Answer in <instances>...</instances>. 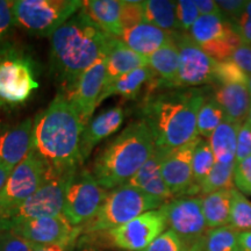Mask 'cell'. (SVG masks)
Masks as SVG:
<instances>
[{"label": "cell", "instance_id": "f6af8a7d", "mask_svg": "<svg viewBox=\"0 0 251 251\" xmlns=\"http://www.w3.org/2000/svg\"><path fill=\"white\" fill-rule=\"evenodd\" d=\"M231 59L248 75H251V47L241 45L231 55Z\"/></svg>", "mask_w": 251, "mask_h": 251}, {"label": "cell", "instance_id": "681fc988", "mask_svg": "<svg viewBox=\"0 0 251 251\" xmlns=\"http://www.w3.org/2000/svg\"><path fill=\"white\" fill-rule=\"evenodd\" d=\"M13 169L14 168H11V166L0 164V191L2 190L6 180H7V178L9 177V175H11V172L13 171Z\"/></svg>", "mask_w": 251, "mask_h": 251}, {"label": "cell", "instance_id": "5b68a950", "mask_svg": "<svg viewBox=\"0 0 251 251\" xmlns=\"http://www.w3.org/2000/svg\"><path fill=\"white\" fill-rule=\"evenodd\" d=\"M77 169L62 174L46 172V179L35 193L21 205L0 214V230L8 231L21 222L62 214L67 191Z\"/></svg>", "mask_w": 251, "mask_h": 251}, {"label": "cell", "instance_id": "8d00e7d4", "mask_svg": "<svg viewBox=\"0 0 251 251\" xmlns=\"http://www.w3.org/2000/svg\"><path fill=\"white\" fill-rule=\"evenodd\" d=\"M141 251H200V249L199 243L194 244L192 248H188L186 243L174 231L168 230Z\"/></svg>", "mask_w": 251, "mask_h": 251}, {"label": "cell", "instance_id": "cb8c5ba5", "mask_svg": "<svg viewBox=\"0 0 251 251\" xmlns=\"http://www.w3.org/2000/svg\"><path fill=\"white\" fill-rule=\"evenodd\" d=\"M215 101L224 109L226 119L242 125L247 121L251 107V98L244 84H224L214 90Z\"/></svg>", "mask_w": 251, "mask_h": 251}, {"label": "cell", "instance_id": "5bb4252c", "mask_svg": "<svg viewBox=\"0 0 251 251\" xmlns=\"http://www.w3.org/2000/svg\"><path fill=\"white\" fill-rule=\"evenodd\" d=\"M175 42L179 52L178 89L215 83L216 62L207 56L187 33L177 31Z\"/></svg>", "mask_w": 251, "mask_h": 251}, {"label": "cell", "instance_id": "277c9868", "mask_svg": "<svg viewBox=\"0 0 251 251\" xmlns=\"http://www.w3.org/2000/svg\"><path fill=\"white\" fill-rule=\"evenodd\" d=\"M151 129L143 119L130 122L96 156L91 174L100 186L113 190L127 184L155 151Z\"/></svg>", "mask_w": 251, "mask_h": 251}, {"label": "cell", "instance_id": "9a60e30c", "mask_svg": "<svg viewBox=\"0 0 251 251\" xmlns=\"http://www.w3.org/2000/svg\"><path fill=\"white\" fill-rule=\"evenodd\" d=\"M8 231L25 238L31 244H65L76 247L81 227H72L63 214L21 222Z\"/></svg>", "mask_w": 251, "mask_h": 251}, {"label": "cell", "instance_id": "d4e9b609", "mask_svg": "<svg viewBox=\"0 0 251 251\" xmlns=\"http://www.w3.org/2000/svg\"><path fill=\"white\" fill-rule=\"evenodd\" d=\"M84 12L107 35L119 39L124 33L121 24V1L89 0L84 1Z\"/></svg>", "mask_w": 251, "mask_h": 251}, {"label": "cell", "instance_id": "30bf717a", "mask_svg": "<svg viewBox=\"0 0 251 251\" xmlns=\"http://www.w3.org/2000/svg\"><path fill=\"white\" fill-rule=\"evenodd\" d=\"M187 34L216 63L230 58L242 45L234 23L226 17L200 15Z\"/></svg>", "mask_w": 251, "mask_h": 251}, {"label": "cell", "instance_id": "1f68e13d", "mask_svg": "<svg viewBox=\"0 0 251 251\" xmlns=\"http://www.w3.org/2000/svg\"><path fill=\"white\" fill-rule=\"evenodd\" d=\"M226 119L224 109L215 101L214 98L205 100L198 112L197 130L198 135L209 139L214 130Z\"/></svg>", "mask_w": 251, "mask_h": 251}, {"label": "cell", "instance_id": "f546056e", "mask_svg": "<svg viewBox=\"0 0 251 251\" xmlns=\"http://www.w3.org/2000/svg\"><path fill=\"white\" fill-rule=\"evenodd\" d=\"M238 231L230 226L208 229L200 241V251H240Z\"/></svg>", "mask_w": 251, "mask_h": 251}, {"label": "cell", "instance_id": "74e56055", "mask_svg": "<svg viewBox=\"0 0 251 251\" xmlns=\"http://www.w3.org/2000/svg\"><path fill=\"white\" fill-rule=\"evenodd\" d=\"M200 14L198 12L194 0H178L176 1V19H177L178 31L187 33L196 24Z\"/></svg>", "mask_w": 251, "mask_h": 251}, {"label": "cell", "instance_id": "ffe728a7", "mask_svg": "<svg viewBox=\"0 0 251 251\" xmlns=\"http://www.w3.org/2000/svg\"><path fill=\"white\" fill-rule=\"evenodd\" d=\"M169 150L163 148H155V151L144 163L142 168L133 176L127 184L139 188L143 193L155 198L165 203L174 199L171 191L166 186L162 176V163Z\"/></svg>", "mask_w": 251, "mask_h": 251}, {"label": "cell", "instance_id": "52a82bcc", "mask_svg": "<svg viewBox=\"0 0 251 251\" xmlns=\"http://www.w3.org/2000/svg\"><path fill=\"white\" fill-rule=\"evenodd\" d=\"M83 6L81 0H18L13 1L15 27L31 35L52 36Z\"/></svg>", "mask_w": 251, "mask_h": 251}, {"label": "cell", "instance_id": "7bdbcfd3", "mask_svg": "<svg viewBox=\"0 0 251 251\" xmlns=\"http://www.w3.org/2000/svg\"><path fill=\"white\" fill-rule=\"evenodd\" d=\"M247 2V0H219L216 4L221 9L222 14L235 24L243 13Z\"/></svg>", "mask_w": 251, "mask_h": 251}, {"label": "cell", "instance_id": "bcb514c9", "mask_svg": "<svg viewBox=\"0 0 251 251\" xmlns=\"http://www.w3.org/2000/svg\"><path fill=\"white\" fill-rule=\"evenodd\" d=\"M196 6L200 15H218V17H225L221 9L213 0H194Z\"/></svg>", "mask_w": 251, "mask_h": 251}, {"label": "cell", "instance_id": "c3c4849f", "mask_svg": "<svg viewBox=\"0 0 251 251\" xmlns=\"http://www.w3.org/2000/svg\"><path fill=\"white\" fill-rule=\"evenodd\" d=\"M240 251H251V230L238 234Z\"/></svg>", "mask_w": 251, "mask_h": 251}, {"label": "cell", "instance_id": "ee69618b", "mask_svg": "<svg viewBox=\"0 0 251 251\" xmlns=\"http://www.w3.org/2000/svg\"><path fill=\"white\" fill-rule=\"evenodd\" d=\"M0 249L1 251H33V244L25 238L7 231L1 238Z\"/></svg>", "mask_w": 251, "mask_h": 251}, {"label": "cell", "instance_id": "d6a6232c", "mask_svg": "<svg viewBox=\"0 0 251 251\" xmlns=\"http://www.w3.org/2000/svg\"><path fill=\"white\" fill-rule=\"evenodd\" d=\"M229 226L238 233L251 230V201L235 187L231 190Z\"/></svg>", "mask_w": 251, "mask_h": 251}, {"label": "cell", "instance_id": "2e32d148", "mask_svg": "<svg viewBox=\"0 0 251 251\" xmlns=\"http://www.w3.org/2000/svg\"><path fill=\"white\" fill-rule=\"evenodd\" d=\"M201 137L198 136L184 146L169 150L162 163V176L175 198L194 196L197 186L193 180L192 157Z\"/></svg>", "mask_w": 251, "mask_h": 251}, {"label": "cell", "instance_id": "484cf974", "mask_svg": "<svg viewBox=\"0 0 251 251\" xmlns=\"http://www.w3.org/2000/svg\"><path fill=\"white\" fill-rule=\"evenodd\" d=\"M148 62L149 67L161 79L163 89H178L179 52L175 40L148 56Z\"/></svg>", "mask_w": 251, "mask_h": 251}, {"label": "cell", "instance_id": "e575fe53", "mask_svg": "<svg viewBox=\"0 0 251 251\" xmlns=\"http://www.w3.org/2000/svg\"><path fill=\"white\" fill-rule=\"evenodd\" d=\"M15 28L13 1L0 0V52L12 48V36Z\"/></svg>", "mask_w": 251, "mask_h": 251}, {"label": "cell", "instance_id": "8fae6325", "mask_svg": "<svg viewBox=\"0 0 251 251\" xmlns=\"http://www.w3.org/2000/svg\"><path fill=\"white\" fill-rule=\"evenodd\" d=\"M107 193V190L97 183L91 171L79 165L67 191L62 214L72 227H80L98 213Z\"/></svg>", "mask_w": 251, "mask_h": 251}, {"label": "cell", "instance_id": "44dd1931", "mask_svg": "<svg viewBox=\"0 0 251 251\" xmlns=\"http://www.w3.org/2000/svg\"><path fill=\"white\" fill-rule=\"evenodd\" d=\"M143 87H147L149 97L156 93L157 90H162L161 79L157 77V75L150 67L136 69V70L128 72L106 85L99 98L98 106L103 100L112 96H120L125 99L137 98V96L142 92Z\"/></svg>", "mask_w": 251, "mask_h": 251}, {"label": "cell", "instance_id": "f1b7e54d", "mask_svg": "<svg viewBox=\"0 0 251 251\" xmlns=\"http://www.w3.org/2000/svg\"><path fill=\"white\" fill-rule=\"evenodd\" d=\"M144 23L170 33H177L176 1L169 0H147L143 1Z\"/></svg>", "mask_w": 251, "mask_h": 251}, {"label": "cell", "instance_id": "7a4b0ae2", "mask_svg": "<svg viewBox=\"0 0 251 251\" xmlns=\"http://www.w3.org/2000/svg\"><path fill=\"white\" fill-rule=\"evenodd\" d=\"M83 129L77 111L61 93L36 115L30 151L43 162L47 174H62L80 165Z\"/></svg>", "mask_w": 251, "mask_h": 251}, {"label": "cell", "instance_id": "816d5d0a", "mask_svg": "<svg viewBox=\"0 0 251 251\" xmlns=\"http://www.w3.org/2000/svg\"><path fill=\"white\" fill-rule=\"evenodd\" d=\"M247 87H248V91H249L250 98H251V75H249V78H248V84H247Z\"/></svg>", "mask_w": 251, "mask_h": 251}, {"label": "cell", "instance_id": "d6986e66", "mask_svg": "<svg viewBox=\"0 0 251 251\" xmlns=\"http://www.w3.org/2000/svg\"><path fill=\"white\" fill-rule=\"evenodd\" d=\"M33 119L14 126H0V164L15 168L31 148Z\"/></svg>", "mask_w": 251, "mask_h": 251}, {"label": "cell", "instance_id": "7c38bea8", "mask_svg": "<svg viewBox=\"0 0 251 251\" xmlns=\"http://www.w3.org/2000/svg\"><path fill=\"white\" fill-rule=\"evenodd\" d=\"M159 209L164 214L166 227L180 237L188 248L201 241L208 230L200 197L174 198Z\"/></svg>", "mask_w": 251, "mask_h": 251}, {"label": "cell", "instance_id": "4dcf8cb0", "mask_svg": "<svg viewBox=\"0 0 251 251\" xmlns=\"http://www.w3.org/2000/svg\"><path fill=\"white\" fill-rule=\"evenodd\" d=\"M234 170L235 163L231 164H220L215 163L214 168L201 183L197 185V193L200 197L222 190L234 188Z\"/></svg>", "mask_w": 251, "mask_h": 251}, {"label": "cell", "instance_id": "e0dca14e", "mask_svg": "<svg viewBox=\"0 0 251 251\" xmlns=\"http://www.w3.org/2000/svg\"><path fill=\"white\" fill-rule=\"evenodd\" d=\"M106 84V55L83 72L67 98L76 109L84 127L92 119V114Z\"/></svg>", "mask_w": 251, "mask_h": 251}, {"label": "cell", "instance_id": "d590c367", "mask_svg": "<svg viewBox=\"0 0 251 251\" xmlns=\"http://www.w3.org/2000/svg\"><path fill=\"white\" fill-rule=\"evenodd\" d=\"M248 78H249V75L246 74L231 58L216 63L215 81L219 85H224V84H244L247 85Z\"/></svg>", "mask_w": 251, "mask_h": 251}, {"label": "cell", "instance_id": "f35d334b", "mask_svg": "<svg viewBox=\"0 0 251 251\" xmlns=\"http://www.w3.org/2000/svg\"><path fill=\"white\" fill-rule=\"evenodd\" d=\"M144 23L143 1H121V24L124 30Z\"/></svg>", "mask_w": 251, "mask_h": 251}, {"label": "cell", "instance_id": "4fadbf2b", "mask_svg": "<svg viewBox=\"0 0 251 251\" xmlns=\"http://www.w3.org/2000/svg\"><path fill=\"white\" fill-rule=\"evenodd\" d=\"M46 179V165L33 151L15 166L0 191V214L11 211L39 190Z\"/></svg>", "mask_w": 251, "mask_h": 251}, {"label": "cell", "instance_id": "b9f144b4", "mask_svg": "<svg viewBox=\"0 0 251 251\" xmlns=\"http://www.w3.org/2000/svg\"><path fill=\"white\" fill-rule=\"evenodd\" d=\"M234 25L242 45L251 47V1L247 2L243 13Z\"/></svg>", "mask_w": 251, "mask_h": 251}, {"label": "cell", "instance_id": "83f0119b", "mask_svg": "<svg viewBox=\"0 0 251 251\" xmlns=\"http://www.w3.org/2000/svg\"><path fill=\"white\" fill-rule=\"evenodd\" d=\"M231 190L216 191V192L200 197L207 228L214 229L229 225L231 208Z\"/></svg>", "mask_w": 251, "mask_h": 251}, {"label": "cell", "instance_id": "ab89813d", "mask_svg": "<svg viewBox=\"0 0 251 251\" xmlns=\"http://www.w3.org/2000/svg\"><path fill=\"white\" fill-rule=\"evenodd\" d=\"M234 184L241 193L251 196V156L235 163Z\"/></svg>", "mask_w": 251, "mask_h": 251}, {"label": "cell", "instance_id": "9c48e42d", "mask_svg": "<svg viewBox=\"0 0 251 251\" xmlns=\"http://www.w3.org/2000/svg\"><path fill=\"white\" fill-rule=\"evenodd\" d=\"M39 89L35 63L15 48L0 52V106L23 105Z\"/></svg>", "mask_w": 251, "mask_h": 251}, {"label": "cell", "instance_id": "f907efd6", "mask_svg": "<svg viewBox=\"0 0 251 251\" xmlns=\"http://www.w3.org/2000/svg\"><path fill=\"white\" fill-rule=\"evenodd\" d=\"M77 247H78V251H99V249L97 247H94L93 244H91L90 242H87L86 240H84L83 237H79L77 242Z\"/></svg>", "mask_w": 251, "mask_h": 251}, {"label": "cell", "instance_id": "836d02e7", "mask_svg": "<svg viewBox=\"0 0 251 251\" xmlns=\"http://www.w3.org/2000/svg\"><path fill=\"white\" fill-rule=\"evenodd\" d=\"M215 157L208 141L200 140L192 157V172L194 184H199L205 179L215 165Z\"/></svg>", "mask_w": 251, "mask_h": 251}, {"label": "cell", "instance_id": "ba28073f", "mask_svg": "<svg viewBox=\"0 0 251 251\" xmlns=\"http://www.w3.org/2000/svg\"><path fill=\"white\" fill-rule=\"evenodd\" d=\"M166 222L161 209H153L109 230L87 234L84 240L94 247L141 251L164 233Z\"/></svg>", "mask_w": 251, "mask_h": 251}, {"label": "cell", "instance_id": "4316f807", "mask_svg": "<svg viewBox=\"0 0 251 251\" xmlns=\"http://www.w3.org/2000/svg\"><path fill=\"white\" fill-rule=\"evenodd\" d=\"M241 125L225 119L208 139L212 151L214 153L215 162L220 164L235 163L236 157L237 133Z\"/></svg>", "mask_w": 251, "mask_h": 251}, {"label": "cell", "instance_id": "603a6c76", "mask_svg": "<svg viewBox=\"0 0 251 251\" xmlns=\"http://www.w3.org/2000/svg\"><path fill=\"white\" fill-rule=\"evenodd\" d=\"M149 67L148 57L142 56L119 39H113L106 54V85L128 72Z\"/></svg>", "mask_w": 251, "mask_h": 251}, {"label": "cell", "instance_id": "f5cc1de1", "mask_svg": "<svg viewBox=\"0 0 251 251\" xmlns=\"http://www.w3.org/2000/svg\"><path fill=\"white\" fill-rule=\"evenodd\" d=\"M247 121H248V122H250V124H251V107H250V112H249V115H248Z\"/></svg>", "mask_w": 251, "mask_h": 251}, {"label": "cell", "instance_id": "3957f363", "mask_svg": "<svg viewBox=\"0 0 251 251\" xmlns=\"http://www.w3.org/2000/svg\"><path fill=\"white\" fill-rule=\"evenodd\" d=\"M200 89H166L144 99L143 120L157 148L172 150L197 139V117L206 100Z\"/></svg>", "mask_w": 251, "mask_h": 251}, {"label": "cell", "instance_id": "ac0fdd59", "mask_svg": "<svg viewBox=\"0 0 251 251\" xmlns=\"http://www.w3.org/2000/svg\"><path fill=\"white\" fill-rule=\"evenodd\" d=\"M125 118V109L121 106H115L100 112L98 115L91 119L81 133L80 165L89 158L97 144L120 129Z\"/></svg>", "mask_w": 251, "mask_h": 251}, {"label": "cell", "instance_id": "7402d4cb", "mask_svg": "<svg viewBox=\"0 0 251 251\" xmlns=\"http://www.w3.org/2000/svg\"><path fill=\"white\" fill-rule=\"evenodd\" d=\"M176 33H170L157 28L148 23H141L127 28L119 37L126 46L137 54L148 57L175 40Z\"/></svg>", "mask_w": 251, "mask_h": 251}, {"label": "cell", "instance_id": "8992f818", "mask_svg": "<svg viewBox=\"0 0 251 251\" xmlns=\"http://www.w3.org/2000/svg\"><path fill=\"white\" fill-rule=\"evenodd\" d=\"M164 203L143 193L129 184L113 188L94 218L80 226L85 234L98 233L113 229L130 221L144 213L158 209Z\"/></svg>", "mask_w": 251, "mask_h": 251}, {"label": "cell", "instance_id": "6da1fadb", "mask_svg": "<svg viewBox=\"0 0 251 251\" xmlns=\"http://www.w3.org/2000/svg\"><path fill=\"white\" fill-rule=\"evenodd\" d=\"M113 39L83 8L52 34L50 71L61 86L62 96L67 97L80 75L107 54Z\"/></svg>", "mask_w": 251, "mask_h": 251}, {"label": "cell", "instance_id": "60d3db41", "mask_svg": "<svg viewBox=\"0 0 251 251\" xmlns=\"http://www.w3.org/2000/svg\"><path fill=\"white\" fill-rule=\"evenodd\" d=\"M251 156V124L243 122L238 128L237 144H236V157L235 163H238Z\"/></svg>", "mask_w": 251, "mask_h": 251}, {"label": "cell", "instance_id": "7dc6e473", "mask_svg": "<svg viewBox=\"0 0 251 251\" xmlns=\"http://www.w3.org/2000/svg\"><path fill=\"white\" fill-rule=\"evenodd\" d=\"M75 247L65 246V244H47V246H39L33 244V251H72Z\"/></svg>", "mask_w": 251, "mask_h": 251}]
</instances>
